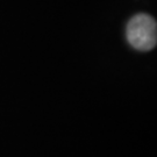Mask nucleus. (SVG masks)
Returning a JSON list of instances; mask_svg holds the SVG:
<instances>
[{
    "mask_svg": "<svg viewBox=\"0 0 157 157\" xmlns=\"http://www.w3.org/2000/svg\"><path fill=\"white\" fill-rule=\"evenodd\" d=\"M128 43L136 50L149 51L156 45L157 25L148 14H137L129 20L126 28Z\"/></svg>",
    "mask_w": 157,
    "mask_h": 157,
    "instance_id": "nucleus-1",
    "label": "nucleus"
}]
</instances>
